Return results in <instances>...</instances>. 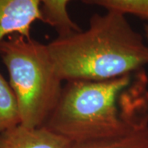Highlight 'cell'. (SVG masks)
Masks as SVG:
<instances>
[{
  "mask_svg": "<svg viewBox=\"0 0 148 148\" xmlns=\"http://www.w3.org/2000/svg\"><path fill=\"white\" fill-rule=\"evenodd\" d=\"M63 82L107 81L132 75L148 65V46L125 16L94 14L85 31L47 44Z\"/></svg>",
  "mask_w": 148,
  "mask_h": 148,
  "instance_id": "cell-1",
  "label": "cell"
},
{
  "mask_svg": "<svg viewBox=\"0 0 148 148\" xmlns=\"http://www.w3.org/2000/svg\"><path fill=\"white\" fill-rule=\"evenodd\" d=\"M132 75L107 81H69L43 127L72 143L122 132L128 122L119 101Z\"/></svg>",
  "mask_w": 148,
  "mask_h": 148,
  "instance_id": "cell-2",
  "label": "cell"
},
{
  "mask_svg": "<svg viewBox=\"0 0 148 148\" xmlns=\"http://www.w3.org/2000/svg\"><path fill=\"white\" fill-rule=\"evenodd\" d=\"M0 56L9 74L16 97L20 124L43 127L63 90L47 45L19 35L0 44Z\"/></svg>",
  "mask_w": 148,
  "mask_h": 148,
  "instance_id": "cell-3",
  "label": "cell"
},
{
  "mask_svg": "<svg viewBox=\"0 0 148 148\" xmlns=\"http://www.w3.org/2000/svg\"><path fill=\"white\" fill-rule=\"evenodd\" d=\"M119 101L128 122L122 132L104 138L72 143L70 148H148V79L139 72Z\"/></svg>",
  "mask_w": 148,
  "mask_h": 148,
  "instance_id": "cell-4",
  "label": "cell"
},
{
  "mask_svg": "<svg viewBox=\"0 0 148 148\" xmlns=\"http://www.w3.org/2000/svg\"><path fill=\"white\" fill-rule=\"evenodd\" d=\"M36 21L44 22L40 0H0V44L12 35L31 38Z\"/></svg>",
  "mask_w": 148,
  "mask_h": 148,
  "instance_id": "cell-5",
  "label": "cell"
},
{
  "mask_svg": "<svg viewBox=\"0 0 148 148\" xmlns=\"http://www.w3.org/2000/svg\"><path fill=\"white\" fill-rule=\"evenodd\" d=\"M72 143L45 127L19 124L0 133V148H70Z\"/></svg>",
  "mask_w": 148,
  "mask_h": 148,
  "instance_id": "cell-6",
  "label": "cell"
},
{
  "mask_svg": "<svg viewBox=\"0 0 148 148\" xmlns=\"http://www.w3.org/2000/svg\"><path fill=\"white\" fill-rule=\"evenodd\" d=\"M44 22L53 28L58 36H66L82 29L71 18L68 11L70 0H40Z\"/></svg>",
  "mask_w": 148,
  "mask_h": 148,
  "instance_id": "cell-7",
  "label": "cell"
},
{
  "mask_svg": "<svg viewBox=\"0 0 148 148\" xmlns=\"http://www.w3.org/2000/svg\"><path fill=\"white\" fill-rule=\"evenodd\" d=\"M19 124L16 97L10 84L0 73V133Z\"/></svg>",
  "mask_w": 148,
  "mask_h": 148,
  "instance_id": "cell-8",
  "label": "cell"
},
{
  "mask_svg": "<svg viewBox=\"0 0 148 148\" xmlns=\"http://www.w3.org/2000/svg\"><path fill=\"white\" fill-rule=\"evenodd\" d=\"M89 5L100 6L107 12H116L125 16L134 15L148 19V0H80Z\"/></svg>",
  "mask_w": 148,
  "mask_h": 148,
  "instance_id": "cell-9",
  "label": "cell"
},
{
  "mask_svg": "<svg viewBox=\"0 0 148 148\" xmlns=\"http://www.w3.org/2000/svg\"><path fill=\"white\" fill-rule=\"evenodd\" d=\"M144 31H145V36H146V38L148 40V24L145 25V27H144Z\"/></svg>",
  "mask_w": 148,
  "mask_h": 148,
  "instance_id": "cell-10",
  "label": "cell"
}]
</instances>
